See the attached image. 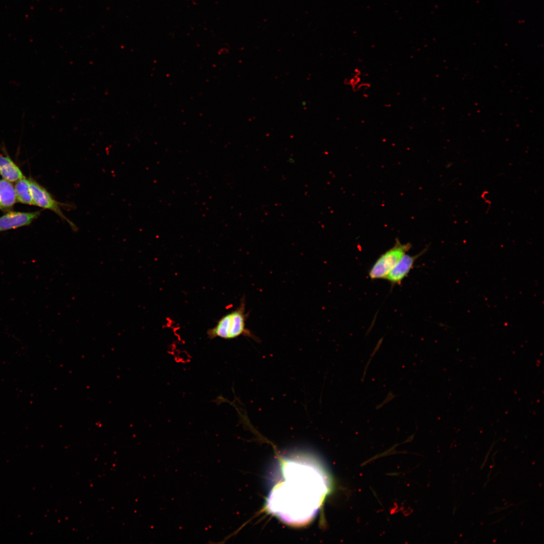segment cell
Here are the masks:
<instances>
[{
    "label": "cell",
    "instance_id": "1",
    "mask_svg": "<svg viewBox=\"0 0 544 544\" xmlns=\"http://www.w3.org/2000/svg\"><path fill=\"white\" fill-rule=\"evenodd\" d=\"M266 501L268 511L287 524L301 525L317 513L329 491L327 475L311 460H283Z\"/></svg>",
    "mask_w": 544,
    "mask_h": 544
},
{
    "label": "cell",
    "instance_id": "2",
    "mask_svg": "<svg viewBox=\"0 0 544 544\" xmlns=\"http://www.w3.org/2000/svg\"><path fill=\"white\" fill-rule=\"evenodd\" d=\"M247 318L245 299L242 298L238 307L223 316L214 327L208 329V336L210 339H231L241 335L253 338V335L246 327Z\"/></svg>",
    "mask_w": 544,
    "mask_h": 544
},
{
    "label": "cell",
    "instance_id": "3",
    "mask_svg": "<svg viewBox=\"0 0 544 544\" xmlns=\"http://www.w3.org/2000/svg\"><path fill=\"white\" fill-rule=\"evenodd\" d=\"M411 247L410 243L402 244L396 239L393 246L381 255L372 265L369 272L370 278L385 279Z\"/></svg>",
    "mask_w": 544,
    "mask_h": 544
},
{
    "label": "cell",
    "instance_id": "4",
    "mask_svg": "<svg viewBox=\"0 0 544 544\" xmlns=\"http://www.w3.org/2000/svg\"><path fill=\"white\" fill-rule=\"evenodd\" d=\"M28 180L30 191L35 206L54 212L62 220L66 221L73 230H76V226L62 211V208L69 207L70 206L55 199L46 189L34 179L30 178Z\"/></svg>",
    "mask_w": 544,
    "mask_h": 544
},
{
    "label": "cell",
    "instance_id": "5",
    "mask_svg": "<svg viewBox=\"0 0 544 544\" xmlns=\"http://www.w3.org/2000/svg\"><path fill=\"white\" fill-rule=\"evenodd\" d=\"M40 214V211H10L0 217V232L30 225Z\"/></svg>",
    "mask_w": 544,
    "mask_h": 544
},
{
    "label": "cell",
    "instance_id": "6",
    "mask_svg": "<svg viewBox=\"0 0 544 544\" xmlns=\"http://www.w3.org/2000/svg\"><path fill=\"white\" fill-rule=\"evenodd\" d=\"M427 248L420 253L411 255L405 253L386 278L392 285L398 284L407 276L413 267L416 260L423 254Z\"/></svg>",
    "mask_w": 544,
    "mask_h": 544
},
{
    "label": "cell",
    "instance_id": "7",
    "mask_svg": "<svg viewBox=\"0 0 544 544\" xmlns=\"http://www.w3.org/2000/svg\"><path fill=\"white\" fill-rule=\"evenodd\" d=\"M0 175L11 182L25 177L19 167L7 154H0Z\"/></svg>",
    "mask_w": 544,
    "mask_h": 544
},
{
    "label": "cell",
    "instance_id": "8",
    "mask_svg": "<svg viewBox=\"0 0 544 544\" xmlns=\"http://www.w3.org/2000/svg\"><path fill=\"white\" fill-rule=\"evenodd\" d=\"M17 201L14 186L11 182L0 179V205L3 209H9Z\"/></svg>",
    "mask_w": 544,
    "mask_h": 544
},
{
    "label": "cell",
    "instance_id": "9",
    "mask_svg": "<svg viewBox=\"0 0 544 544\" xmlns=\"http://www.w3.org/2000/svg\"><path fill=\"white\" fill-rule=\"evenodd\" d=\"M14 187L17 201L23 204L35 206L30 191L28 179L24 177L17 181Z\"/></svg>",
    "mask_w": 544,
    "mask_h": 544
},
{
    "label": "cell",
    "instance_id": "10",
    "mask_svg": "<svg viewBox=\"0 0 544 544\" xmlns=\"http://www.w3.org/2000/svg\"><path fill=\"white\" fill-rule=\"evenodd\" d=\"M1 205H0V209H1Z\"/></svg>",
    "mask_w": 544,
    "mask_h": 544
}]
</instances>
